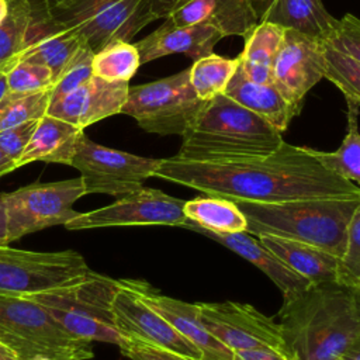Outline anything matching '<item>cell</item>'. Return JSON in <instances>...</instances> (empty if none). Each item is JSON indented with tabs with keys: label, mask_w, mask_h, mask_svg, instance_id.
Instances as JSON below:
<instances>
[{
	"label": "cell",
	"mask_w": 360,
	"mask_h": 360,
	"mask_svg": "<svg viewBox=\"0 0 360 360\" xmlns=\"http://www.w3.org/2000/svg\"><path fill=\"white\" fill-rule=\"evenodd\" d=\"M93 55L94 53L86 46H82L77 51V53L72 58V60L63 68L60 75L56 77L51 89V103L70 93L72 90H75L76 87H79L93 76V70H91Z\"/></svg>",
	"instance_id": "36"
},
{
	"label": "cell",
	"mask_w": 360,
	"mask_h": 360,
	"mask_svg": "<svg viewBox=\"0 0 360 360\" xmlns=\"http://www.w3.org/2000/svg\"><path fill=\"white\" fill-rule=\"evenodd\" d=\"M128 90L129 82H108L91 76L70 93L52 101L46 114L84 129L104 118L121 114Z\"/></svg>",
	"instance_id": "16"
},
{
	"label": "cell",
	"mask_w": 360,
	"mask_h": 360,
	"mask_svg": "<svg viewBox=\"0 0 360 360\" xmlns=\"http://www.w3.org/2000/svg\"><path fill=\"white\" fill-rule=\"evenodd\" d=\"M257 238L294 273L304 277L311 284L336 281L338 256L321 248L292 239L271 235H262Z\"/></svg>",
	"instance_id": "25"
},
{
	"label": "cell",
	"mask_w": 360,
	"mask_h": 360,
	"mask_svg": "<svg viewBox=\"0 0 360 360\" xmlns=\"http://www.w3.org/2000/svg\"><path fill=\"white\" fill-rule=\"evenodd\" d=\"M49 11L93 53L112 41L131 42L143 27L156 20L152 0H70Z\"/></svg>",
	"instance_id": "7"
},
{
	"label": "cell",
	"mask_w": 360,
	"mask_h": 360,
	"mask_svg": "<svg viewBox=\"0 0 360 360\" xmlns=\"http://www.w3.org/2000/svg\"><path fill=\"white\" fill-rule=\"evenodd\" d=\"M117 290L118 280L91 270L75 281L28 297L42 305L72 335L118 346L122 336L112 318V298Z\"/></svg>",
	"instance_id": "5"
},
{
	"label": "cell",
	"mask_w": 360,
	"mask_h": 360,
	"mask_svg": "<svg viewBox=\"0 0 360 360\" xmlns=\"http://www.w3.org/2000/svg\"><path fill=\"white\" fill-rule=\"evenodd\" d=\"M7 91H8V87H7L6 75H4L3 72H0V101H1V98L6 96Z\"/></svg>",
	"instance_id": "46"
},
{
	"label": "cell",
	"mask_w": 360,
	"mask_h": 360,
	"mask_svg": "<svg viewBox=\"0 0 360 360\" xmlns=\"http://www.w3.org/2000/svg\"><path fill=\"white\" fill-rule=\"evenodd\" d=\"M183 210L187 218L183 228L190 231L200 229L214 233L248 232L245 214L229 198L207 194V197L186 201Z\"/></svg>",
	"instance_id": "26"
},
{
	"label": "cell",
	"mask_w": 360,
	"mask_h": 360,
	"mask_svg": "<svg viewBox=\"0 0 360 360\" xmlns=\"http://www.w3.org/2000/svg\"><path fill=\"white\" fill-rule=\"evenodd\" d=\"M0 342L20 360L93 359V342L68 332L38 302L27 297L0 295Z\"/></svg>",
	"instance_id": "6"
},
{
	"label": "cell",
	"mask_w": 360,
	"mask_h": 360,
	"mask_svg": "<svg viewBox=\"0 0 360 360\" xmlns=\"http://www.w3.org/2000/svg\"><path fill=\"white\" fill-rule=\"evenodd\" d=\"M204 104L191 86L190 69H184L150 83L129 86L121 114L132 117L146 132L181 136Z\"/></svg>",
	"instance_id": "8"
},
{
	"label": "cell",
	"mask_w": 360,
	"mask_h": 360,
	"mask_svg": "<svg viewBox=\"0 0 360 360\" xmlns=\"http://www.w3.org/2000/svg\"><path fill=\"white\" fill-rule=\"evenodd\" d=\"M232 360H291L283 352L274 347L263 346L233 352Z\"/></svg>",
	"instance_id": "40"
},
{
	"label": "cell",
	"mask_w": 360,
	"mask_h": 360,
	"mask_svg": "<svg viewBox=\"0 0 360 360\" xmlns=\"http://www.w3.org/2000/svg\"><path fill=\"white\" fill-rule=\"evenodd\" d=\"M255 1H257V0H250V3H255Z\"/></svg>",
	"instance_id": "50"
},
{
	"label": "cell",
	"mask_w": 360,
	"mask_h": 360,
	"mask_svg": "<svg viewBox=\"0 0 360 360\" xmlns=\"http://www.w3.org/2000/svg\"><path fill=\"white\" fill-rule=\"evenodd\" d=\"M283 142L281 132L270 122L222 93L205 101L181 135L176 156L191 162L260 156L274 152Z\"/></svg>",
	"instance_id": "3"
},
{
	"label": "cell",
	"mask_w": 360,
	"mask_h": 360,
	"mask_svg": "<svg viewBox=\"0 0 360 360\" xmlns=\"http://www.w3.org/2000/svg\"><path fill=\"white\" fill-rule=\"evenodd\" d=\"M112 318L122 338L170 350L173 353L202 360L201 352L187 342L159 312L143 302L125 278L118 280L112 298Z\"/></svg>",
	"instance_id": "15"
},
{
	"label": "cell",
	"mask_w": 360,
	"mask_h": 360,
	"mask_svg": "<svg viewBox=\"0 0 360 360\" xmlns=\"http://www.w3.org/2000/svg\"><path fill=\"white\" fill-rule=\"evenodd\" d=\"M7 15L0 24V72L6 73L24 51L32 22L31 0H7Z\"/></svg>",
	"instance_id": "29"
},
{
	"label": "cell",
	"mask_w": 360,
	"mask_h": 360,
	"mask_svg": "<svg viewBox=\"0 0 360 360\" xmlns=\"http://www.w3.org/2000/svg\"><path fill=\"white\" fill-rule=\"evenodd\" d=\"M125 280L143 302L159 312L187 342L201 352L202 360H232L233 352L204 326L197 304L163 295L143 280Z\"/></svg>",
	"instance_id": "17"
},
{
	"label": "cell",
	"mask_w": 360,
	"mask_h": 360,
	"mask_svg": "<svg viewBox=\"0 0 360 360\" xmlns=\"http://www.w3.org/2000/svg\"><path fill=\"white\" fill-rule=\"evenodd\" d=\"M184 202V200L172 197L160 190L142 186L118 197L110 205L79 212L65 224V228L68 231H83L134 225L183 226L187 221L183 210Z\"/></svg>",
	"instance_id": "12"
},
{
	"label": "cell",
	"mask_w": 360,
	"mask_h": 360,
	"mask_svg": "<svg viewBox=\"0 0 360 360\" xmlns=\"http://www.w3.org/2000/svg\"><path fill=\"white\" fill-rule=\"evenodd\" d=\"M323 77L343 93L347 103L360 107V62L326 42H323Z\"/></svg>",
	"instance_id": "32"
},
{
	"label": "cell",
	"mask_w": 360,
	"mask_h": 360,
	"mask_svg": "<svg viewBox=\"0 0 360 360\" xmlns=\"http://www.w3.org/2000/svg\"><path fill=\"white\" fill-rule=\"evenodd\" d=\"M187 0H152V11L156 20L167 18L176 8L184 4Z\"/></svg>",
	"instance_id": "41"
},
{
	"label": "cell",
	"mask_w": 360,
	"mask_h": 360,
	"mask_svg": "<svg viewBox=\"0 0 360 360\" xmlns=\"http://www.w3.org/2000/svg\"><path fill=\"white\" fill-rule=\"evenodd\" d=\"M224 94L264 118L280 132L285 131L291 120L298 114L273 83L262 84L250 82L242 75L239 68Z\"/></svg>",
	"instance_id": "24"
},
{
	"label": "cell",
	"mask_w": 360,
	"mask_h": 360,
	"mask_svg": "<svg viewBox=\"0 0 360 360\" xmlns=\"http://www.w3.org/2000/svg\"><path fill=\"white\" fill-rule=\"evenodd\" d=\"M159 163L160 159L98 145L83 134L70 166L79 170L86 194L101 193L118 198L142 187L146 179L155 177Z\"/></svg>",
	"instance_id": "11"
},
{
	"label": "cell",
	"mask_w": 360,
	"mask_h": 360,
	"mask_svg": "<svg viewBox=\"0 0 360 360\" xmlns=\"http://www.w3.org/2000/svg\"><path fill=\"white\" fill-rule=\"evenodd\" d=\"M197 307L204 326L232 352L269 346L285 354L278 322L255 307L233 301L198 302Z\"/></svg>",
	"instance_id": "13"
},
{
	"label": "cell",
	"mask_w": 360,
	"mask_h": 360,
	"mask_svg": "<svg viewBox=\"0 0 360 360\" xmlns=\"http://www.w3.org/2000/svg\"><path fill=\"white\" fill-rule=\"evenodd\" d=\"M118 347L131 360H197L129 338H122Z\"/></svg>",
	"instance_id": "38"
},
{
	"label": "cell",
	"mask_w": 360,
	"mask_h": 360,
	"mask_svg": "<svg viewBox=\"0 0 360 360\" xmlns=\"http://www.w3.org/2000/svg\"><path fill=\"white\" fill-rule=\"evenodd\" d=\"M155 177L232 201L280 202L314 197L356 195L354 183L329 172L311 148L285 141L269 155L215 162L177 156L160 159Z\"/></svg>",
	"instance_id": "1"
},
{
	"label": "cell",
	"mask_w": 360,
	"mask_h": 360,
	"mask_svg": "<svg viewBox=\"0 0 360 360\" xmlns=\"http://www.w3.org/2000/svg\"><path fill=\"white\" fill-rule=\"evenodd\" d=\"M222 38L224 35L211 25L179 27L165 18L162 25L135 42V46L141 56V65L172 53H183L194 62L212 53L215 44Z\"/></svg>",
	"instance_id": "19"
},
{
	"label": "cell",
	"mask_w": 360,
	"mask_h": 360,
	"mask_svg": "<svg viewBox=\"0 0 360 360\" xmlns=\"http://www.w3.org/2000/svg\"><path fill=\"white\" fill-rule=\"evenodd\" d=\"M278 325L291 360L340 359L360 332V292L323 281L284 301Z\"/></svg>",
	"instance_id": "2"
},
{
	"label": "cell",
	"mask_w": 360,
	"mask_h": 360,
	"mask_svg": "<svg viewBox=\"0 0 360 360\" xmlns=\"http://www.w3.org/2000/svg\"><path fill=\"white\" fill-rule=\"evenodd\" d=\"M285 28L260 21L243 38L245 48L239 53V70L242 75L255 83L271 82V63L274 55L283 41Z\"/></svg>",
	"instance_id": "27"
},
{
	"label": "cell",
	"mask_w": 360,
	"mask_h": 360,
	"mask_svg": "<svg viewBox=\"0 0 360 360\" xmlns=\"http://www.w3.org/2000/svg\"><path fill=\"white\" fill-rule=\"evenodd\" d=\"M90 271L76 250L32 252L0 246V295L27 297L75 281Z\"/></svg>",
	"instance_id": "10"
},
{
	"label": "cell",
	"mask_w": 360,
	"mask_h": 360,
	"mask_svg": "<svg viewBox=\"0 0 360 360\" xmlns=\"http://www.w3.org/2000/svg\"><path fill=\"white\" fill-rule=\"evenodd\" d=\"M51 103V90L38 93L7 91L0 101V131L42 118Z\"/></svg>",
	"instance_id": "33"
},
{
	"label": "cell",
	"mask_w": 360,
	"mask_h": 360,
	"mask_svg": "<svg viewBox=\"0 0 360 360\" xmlns=\"http://www.w3.org/2000/svg\"><path fill=\"white\" fill-rule=\"evenodd\" d=\"M7 10H8V4L7 0H0V24L3 22V20L7 15Z\"/></svg>",
	"instance_id": "47"
},
{
	"label": "cell",
	"mask_w": 360,
	"mask_h": 360,
	"mask_svg": "<svg viewBox=\"0 0 360 360\" xmlns=\"http://www.w3.org/2000/svg\"><path fill=\"white\" fill-rule=\"evenodd\" d=\"M4 245H8L7 218H6V208H4L3 195L0 194V246H4Z\"/></svg>",
	"instance_id": "43"
},
{
	"label": "cell",
	"mask_w": 360,
	"mask_h": 360,
	"mask_svg": "<svg viewBox=\"0 0 360 360\" xmlns=\"http://www.w3.org/2000/svg\"><path fill=\"white\" fill-rule=\"evenodd\" d=\"M45 4L48 6V8H53V7H58V6H62L70 0H44Z\"/></svg>",
	"instance_id": "48"
},
{
	"label": "cell",
	"mask_w": 360,
	"mask_h": 360,
	"mask_svg": "<svg viewBox=\"0 0 360 360\" xmlns=\"http://www.w3.org/2000/svg\"><path fill=\"white\" fill-rule=\"evenodd\" d=\"M239 66V59H228L214 52L193 62L190 69V82L195 94L208 101L222 94Z\"/></svg>",
	"instance_id": "30"
},
{
	"label": "cell",
	"mask_w": 360,
	"mask_h": 360,
	"mask_svg": "<svg viewBox=\"0 0 360 360\" xmlns=\"http://www.w3.org/2000/svg\"><path fill=\"white\" fill-rule=\"evenodd\" d=\"M84 129L45 114L38 120L35 131L17 160V169L32 162L72 165Z\"/></svg>",
	"instance_id": "23"
},
{
	"label": "cell",
	"mask_w": 360,
	"mask_h": 360,
	"mask_svg": "<svg viewBox=\"0 0 360 360\" xmlns=\"http://www.w3.org/2000/svg\"><path fill=\"white\" fill-rule=\"evenodd\" d=\"M343 360H360V332L352 340L349 347L342 354Z\"/></svg>",
	"instance_id": "42"
},
{
	"label": "cell",
	"mask_w": 360,
	"mask_h": 360,
	"mask_svg": "<svg viewBox=\"0 0 360 360\" xmlns=\"http://www.w3.org/2000/svg\"><path fill=\"white\" fill-rule=\"evenodd\" d=\"M336 281L360 292V205L347 228L346 245L338 260Z\"/></svg>",
	"instance_id": "35"
},
{
	"label": "cell",
	"mask_w": 360,
	"mask_h": 360,
	"mask_svg": "<svg viewBox=\"0 0 360 360\" xmlns=\"http://www.w3.org/2000/svg\"><path fill=\"white\" fill-rule=\"evenodd\" d=\"M0 360H20V359L10 347H7L3 342H0Z\"/></svg>",
	"instance_id": "45"
},
{
	"label": "cell",
	"mask_w": 360,
	"mask_h": 360,
	"mask_svg": "<svg viewBox=\"0 0 360 360\" xmlns=\"http://www.w3.org/2000/svg\"><path fill=\"white\" fill-rule=\"evenodd\" d=\"M253 236L271 235L304 242L340 256L360 194L314 197L280 202L235 201Z\"/></svg>",
	"instance_id": "4"
},
{
	"label": "cell",
	"mask_w": 360,
	"mask_h": 360,
	"mask_svg": "<svg viewBox=\"0 0 360 360\" xmlns=\"http://www.w3.org/2000/svg\"><path fill=\"white\" fill-rule=\"evenodd\" d=\"M141 66V56L135 44L112 41L93 55V76L108 82H129Z\"/></svg>",
	"instance_id": "31"
},
{
	"label": "cell",
	"mask_w": 360,
	"mask_h": 360,
	"mask_svg": "<svg viewBox=\"0 0 360 360\" xmlns=\"http://www.w3.org/2000/svg\"><path fill=\"white\" fill-rule=\"evenodd\" d=\"M7 218V239H17L55 225H65L79 212L73 204L86 195L83 179L34 183L3 193Z\"/></svg>",
	"instance_id": "9"
},
{
	"label": "cell",
	"mask_w": 360,
	"mask_h": 360,
	"mask_svg": "<svg viewBox=\"0 0 360 360\" xmlns=\"http://www.w3.org/2000/svg\"><path fill=\"white\" fill-rule=\"evenodd\" d=\"M347 103V101H346ZM359 105L347 103V131L340 146L333 152L312 149V155L329 172L360 184V132L357 125Z\"/></svg>",
	"instance_id": "28"
},
{
	"label": "cell",
	"mask_w": 360,
	"mask_h": 360,
	"mask_svg": "<svg viewBox=\"0 0 360 360\" xmlns=\"http://www.w3.org/2000/svg\"><path fill=\"white\" fill-rule=\"evenodd\" d=\"M15 169H17L15 162L0 148V177L11 173Z\"/></svg>",
	"instance_id": "44"
},
{
	"label": "cell",
	"mask_w": 360,
	"mask_h": 360,
	"mask_svg": "<svg viewBox=\"0 0 360 360\" xmlns=\"http://www.w3.org/2000/svg\"><path fill=\"white\" fill-rule=\"evenodd\" d=\"M252 6L259 22H273L322 41L338 21L325 8L322 0H257Z\"/></svg>",
	"instance_id": "22"
},
{
	"label": "cell",
	"mask_w": 360,
	"mask_h": 360,
	"mask_svg": "<svg viewBox=\"0 0 360 360\" xmlns=\"http://www.w3.org/2000/svg\"><path fill=\"white\" fill-rule=\"evenodd\" d=\"M193 231L219 242L221 245L233 250L235 253L255 264L257 269H260L276 284V287H278L284 297V301L294 298L311 284L308 280L294 273L269 248H266L257 236L255 238L249 232L214 233L200 229Z\"/></svg>",
	"instance_id": "21"
},
{
	"label": "cell",
	"mask_w": 360,
	"mask_h": 360,
	"mask_svg": "<svg viewBox=\"0 0 360 360\" xmlns=\"http://www.w3.org/2000/svg\"><path fill=\"white\" fill-rule=\"evenodd\" d=\"M336 360H343V359H342V357H340V359H336Z\"/></svg>",
	"instance_id": "51"
},
{
	"label": "cell",
	"mask_w": 360,
	"mask_h": 360,
	"mask_svg": "<svg viewBox=\"0 0 360 360\" xmlns=\"http://www.w3.org/2000/svg\"><path fill=\"white\" fill-rule=\"evenodd\" d=\"M38 121H28L0 131V148L15 162L27 148Z\"/></svg>",
	"instance_id": "39"
},
{
	"label": "cell",
	"mask_w": 360,
	"mask_h": 360,
	"mask_svg": "<svg viewBox=\"0 0 360 360\" xmlns=\"http://www.w3.org/2000/svg\"><path fill=\"white\" fill-rule=\"evenodd\" d=\"M166 20L179 27L211 25L224 37H245L259 22L250 0H187Z\"/></svg>",
	"instance_id": "20"
},
{
	"label": "cell",
	"mask_w": 360,
	"mask_h": 360,
	"mask_svg": "<svg viewBox=\"0 0 360 360\" xmlns=\"http://www.w3.org/2000/svg\"><path fill=\"white\" fill-rule=\"evenodd\" d=\"M8 91L38 93L51 90L55 77L52 70L37 60L20 59L6 73Z\"/></svg>",
	"instance_id": "34"
},
{
	"label": "cell",
	"mask_w": 360,
	"mask_h": 360,
	"mask_svg": "<svg viewBox=\"0 0 360 360\" xmlns=\"http://www.w3.org/2000/svg\"><path fill=\"white\" fill-rule=\"evenodd\" d=\"M32 1V22L24 51L18 59H32L46 65L56 80L77 51L84 46L79 37L62 27L51 14L44 0ZM15 60V62H17Z\"/></svg>",
	"instance_id": "18"
},
{
	"label": "cell",
	"mask_w": 360,
	"mask_h": 360,
	"mask_svg": "<svg viewBox=\"0 0 360 360\" xmlns=\"http://www.w3.org/2000/svg\"><path fill=\"white\" fill-rule=\"evenodd\" d=\"M32 360H51V359H46V357H37V359H32Z\"/></svg>",
	"instance_id": "49"
},
{
	"label": "cell",
	"mask_w": 360,
	"mask_h": 360,
	"mask_svg": "<svg viewBox=\"0 0 360 360\" xmlns=\"http://www.w3.org/2000/svg\"><path fill=\"white\" fill-rule=\"evenodd\" d=\"M323 42L285 30L271 63V82L300 114L307 93L323 77Z\"/></svg>",
	"instance_id": "14"
},
{
	"label": "cell",
	"mask_w": 360,
	"mask_h": 360,
	"mask_svg": "<svg viewBox=\"0 0 360 360\" xmlns=\"http://www.w3.org/2000/svg\"><path fill=\"white\" fill-rule=\"evenodd\" d=\"M323 42L360 62V18L353 14L338 18Z\"/></svg>",
	"instance_id": "37"
}]
</instances>
